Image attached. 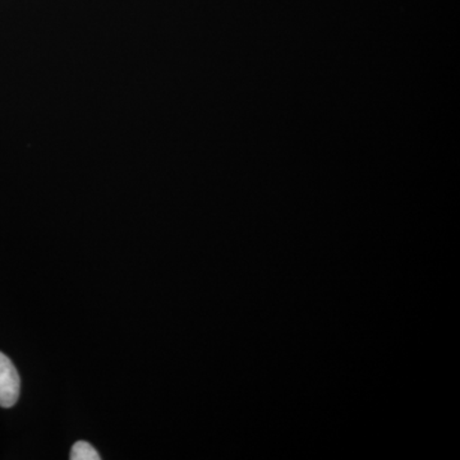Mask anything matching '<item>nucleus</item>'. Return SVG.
Listing matches in <instances>:
<instances>
[{
	"label": "nucleus",
	"instance_id": "nucleus-1",
	"mask_svg": "<svg viewBox=\"0 0 460 460\" xmlns=\"http://www.w3.org/2000/svg\"><path fill=\"white\" fill-rule=\"evenodd\" d=\"M21 380L16 367L5 354L0 352V407L11 408L20 396Z\"/></svg>",
	"mask_w": 460,
	"mask_h": 460
},
{
	"label": "nucleus",
	"instance_id": "nucleus-2",
	"mask_svg": "<svg viewBox=\"0 0 460 460\" xmlns=\"http://www.w3.org/2000/svg\"><path fill=\"white\" fill-rule=\"evenodd\" d=\"M69 458L72 460H99L100 456L98 452L89 443L78 441L72 447Z\"/></svg>",
	"mask_w": 460,
	"mask_h": 460
}]
</instances>
